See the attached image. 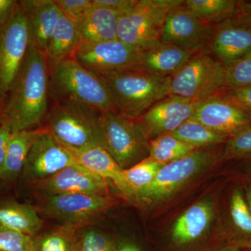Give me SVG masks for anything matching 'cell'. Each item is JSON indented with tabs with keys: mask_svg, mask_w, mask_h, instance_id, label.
Returning a JSON list of instances; mask_svg holds the SVG:
<instances>
[{
	"mask_svg": "<svg viewBox=\"0 0 251 251\" xmlns=\"http://www.w3.org/2000/svg\"><path fill=\"white\" fill-rule=\"evenodd\" d=\"M220 153L196 149L187 156L162 167L152 182L138 194L140 204L154 206L168 201L215 163Z\"/></svg>",
	"mask_w": 251,
	"mask_h": 251,
	"instance_id": "52a82bcc",
	"label": "cell"
},
{
	"mask_svg": "<svg viewBox=\"0 0 251 251\" xmlns=\"http://www.w3.org/2000/svg\"><path fill=\"white\" fill-rule=\"evenodd\" d=\"M44 225L34 204L0 195V226L33 237L44 230Z\"/></svg>",
	"mask_w": 251,
	"mask_h": 251,
	"instance_id": "7402d4cb",
	"label": "cell"
},
{
	"mask_svg": "<svg viewBox=\"0 0 251 251\" xmlns=\"http://www.w3.org/2000/svg\"><path fill=\"white\" fill-rule=\"evenodd\" d=\"M47 127L12 132L2 168L0 171V195L11 196L18 188L25 162L31 145Z\"/></svg>",
	"mask_w": 251,
	"mask_h": 251,
	"instance_id": "d6986e66",
	"label": "cell"
},
{
	"mask_svg": "<svg viewBox=\"0 0 251 251\" xmlns=\"http://www.w3.org/2000/svg\"><path fill=\"white\" fill-rule=\"evenodd\" d=\"M33 237L0 226V251H32Z\"/></svg>",
	"mask_w": 251,
	"mask_h": 251,
	"instance_id": "d6a6232c",
	"label": "cell"
},
{
	"mask_svg": "<svg viewBox=\"0 0 251 251\" xmlns=\"http://www.w3.org/2000/svg\"><path fill=\"white\" fill-rule=\"evenodd\" d=\"M0 110H1V107H0ZM0 123H1V122H0Z\"/></svg>",
	"mask_w": 251,
	"mask_h": 251,
	"instance_id": "bcb514c9",
	"label": "cell"
},
{
	"mask_svg": "<svg viewBox=\"0 0 251 251\" xmlns=\"http://www.w3.org/2000/svg\"><path fill=\"white\" fill-rule=\"evenodd\" d=\"M251 116V85L226 88L220 93Z\"/></svg>",
	"mask_w": 251,
	"mask_h": 251,
	"instance_id": "d590c367",
	"label": "cell"
},
{
	"mask_svg": "<svg viewBox=\"0 0 251 251\" xmlns=\"http://www.w3.org/2000/svg\"></svg>",
	"mask_w": 251,
	"mask_h": 251,
	"instance_id": "c3c4849f",
	"label": "cell"
},
{
	"mask_svg": "<svg viewBox=\"0 0 251 251\" xmlns=\"http://www.w3.org/2000/svg\"><path fill=\"white\" fill-rule=\"evenodd\" d=\"M184 4V0H138L120 15L117 39L140 51L158 44L168 16Z\"/></svg>",
	"mask_w": 251,
	"mask_h": 251,
	"instance_id": "5b68a950",
	"label": "cell"
},
{
	"mask_svg": "<svg viewBox=\"0 0 251 251\" xmlns=\"http://www.w3.org/2000/svg\"><path fill=\"white\" fill-rule=\"evenodd\" d=\"M120 14L113 10L94 4L77 23L81 41L99 42L117 39V25Z\"/></svg>",
	"mask_w": 251,
	"mask_h": 251,
	"instance_id": "cb8c5ba5",
	"label": "cell"
},
{
	"mask_svg": "<svg viewBox=\"0 0 251 251\" xmlns=\"http://www.w3.org/2000/svg\"><path fill=\"white\" fill-rule=\"evenodd\" d=\"M195 150L173 135H165L150 140V157L167 164L184 158Z\"/></svg>",
	"mask_w": 251,
	"mask_h": 251,
	"instance_id": "f1b7e54d",
	"label": "cell"
},
{
	"mask_svg": "<svg viewBox=\"0 0 251 251\" xmlns=\"http://www.w3.org/2000/svg\"><path fill=\"white\" fill-rule=\"evenodd\" d=\"M251 57V55L249 56V57Z\"/></svg>",
	"mask_w": 251,
	"mask_h": 251,
	"instance_id": "7dc6e473",
	"label": "cell"
},
{
	"mask_svg": "<svg viewBox=\"0 0 251 251\" xmlns=\"http://www.w3.org/2000/svg\"><path fill=\"white\" fill-rule=\"evenodd\" d=\"M80 227L59 225L54 228L43 230L33 237L32 251H73L74 239Z\"/></svg>",
	"mask_w": 251,
	"mask_h": 251,
	"instance_id": "83f0119b",
	"label": "cell"
},
{
	"mask_svg": "<svg viewBox=\"0 0 251 251\" xmlns=\"http://www.w3.org/2000/svg\"><path fill=\"white\" fill-rule=\"evenodd\" d=\"M227 88V68L210 49L195 54L171 79L170 95L202 101Z\"/></svg>",
	"mask_w": 251,
	"mask_h": 251,
	"instance_id": "8992f818",
	"label": "cell"
},
{
	"mask_svg": "<svg viewBox=\"0 0 251 251\" xmlns=\"http://www.w3.org/2000/svg\"><path fill=\"white\" fill-rule=\"evenodd\" d=\"M64 146L81 166L101 176L108 183L111 182L112 186L117 188L122 197L128 202L139 204L138 195L126 179L124 170L103 147L77 150L67 145Z\"/></svg>",
	"mask_w": 251,
	"mask_h": 251,
	"instance_id": "ac0fdd59",
	"label": "cell"
},
{
	"mask_svg": "<svg viewBox=\"0 0 251 251\" xmlns=\"http://www.w3.org/2000/svg\"><path fill=\"white\" fill-rule=\"evenodd\" d=\"M228 228L221 244H232L243 249H251V214L243 188L231 191L227 207Z\"/></svg>",
	"mask_w": 251,
	"mask_h": 251,
	"instance_id": "603a6c76",
	"label": "cell"
},
{
	"mask_svg": "<svg viewBox=\"0 0 251 251\" xmlns=\"http://www.w3.org/2000/svg\"><path fill=\"white\" fill-rule=\"evenodd\" d=\"M215 26L203 21L184 4L168 16L160 41L167 45L201 52L210 46Z\"/></svg>",
	"mask_w": 251,
	"mask_h": 251,
	"instance_id": "5bb4252c",
	"label": "cell"
},
{
	"mask_svg": "<svg viewBox=\"0 0 251 251\" xmlns=\"http://www.w3.org/2000/svg\"><path fill=\"white\" fill-rule=\"evenodd\" d=\"M113 251H150L141 242L134 238L120 237L115 238Z\"/></svg>",
	"mask_w": 251,
	"mask_h": 251,
	"instance_id": "74e56055",
	"label": "cell"
},
{
	"mask_svg": "<svg viewBox=\"0 0 251 251\" xmlns=\"http://www.w3.org/2000/svg\"><path fill=\"white\" fill-rule=\"evenodd\" d=\"M137 1L138 0H93V4L117 11L121 15L131 9Z\"/></svg>",
	"mask_w": 251,
	"mask_h": 251,
	"instance_id": "8d00e7d4",
	"label": "cell"
},
{
	"mask_svg": "<svg viewBox=\"0 0 251 251\" xmlns=\"http://www.w3.org/2000/svg\"><path fill=\"white\" fill-rule=\"evenodd\" d=\"M11 133L12 132L6 125L0 123V171L4 164Z\"/></svg>",
	"mask_w": 251,
	"mask_h": 251,
	"instance_id": "f35d334b",
	"label": "cell"
},
{
	"mask_svg": "<svg viewBox=\"0 0 251 251\" xmlns=\"http://www.w3.org/2000/svg\"><path fill=\"white\" fill-rule=\"evenodd\" d=\"M170 135L195 149L212 148L220 144L226 143L229 137L216 133L191 118Z\"/></svg>",
	"mask_w": 251,
	"mask_h": 251,
	"instance_id": "484cf974",
	"label": "cell"
},
{
	"mask_svg": "<svg viewBox=\"0 0 251 251\" xmlns=\"http://www.w3.org/2000/svg\"><path fill=\"white\" fill-rule=\"evenodd\" d=\"M50 94L55 100H72L102 112H117L103 77L82 67L74 57L50 68Z\"/></svg>",
	"mask_w": 251,
	"mask_h": 251,
	"instance_id": "3957f363",
	"label": "cell"
},
{
	"mask_svg": "<svg viewBox=\"0 0 251 251\" xmlns=\"http://www.w3.org/2000/svg\"><path fill=\"white\" fill-rule=\"evenodd\" d=\"M246 201H247L248 206L251 214V184H248L243 188Z\"/></svg>",
	"mask_w": 251,
	"mask_h": 251,
	"instance_id": "7bdbcfd3",
	"label": "cell"
},
{
	"mask_svg": "<svg viewBox=\"0 0 251 251\" xmlns=\"http://www.w3.org/2000/svg\"><path fill=\"white\" fill-rule=\"evenodd\" d=\"M80 42L77 23L62 14L50 36L45 53L49 69L64 59L74 57Z\"/></svg>",
	"mask_w": 251,
	"mask_h": 251,
	"instance_id": "d4e9b609",
	"label": "cell"
},
{
	"mask_svg": "<svg viewBox=\"0 0 251 251\" xmlns=\"http://www.w3.org/2000/svg\"><path fill=\"white\" fill-rule=\"evenodd\" d=\"M164 165L149 156L128 169L124 170L126 179L135 190L138 198V194L152 182Z\"/></svg>",
	"mask_w": 251,
	"mask_h": 251,
	"instance_id": "4dcf8cb0",
	"label": "cell"
},
{
	"mask_svg": "<svg viewBox=\"0 0 251 251\" xmlns=\"http://www.w3.org/2000/svg\"><path fill=\"white\" fill-rule=\"evenodd\" d=\"M115 204L110 196L77 193L36 198L34 205L43 219L55 220L61 225L82 228L91 226Z\"/></svg>",
	"mask_w": 251,
	"mask_h": 251,
	"instance_id": "9c48e42d",
	"label": "cell"
},
{
	"mask_svg": "<svg viewBox=\"0 0 251 251\" xmlns=\"http://www.w3.org/2000/svg\"><path fill=\"white\" fill-rule=\"evenodd\" d=\"M198 52L160 41L140 51L138 67L159 76L172 77Z\"/></svg>",
	"mask_w": 251,
	"mask_h": 251,
	"instance_id": "44dd1931",
	"label": "cell"
},
{
	"mask_svg": "<svg viewBox=\"0 0 251 251\" xmlns=\"http://www.w3.org/2000/svg\"><path fill=\"white\" fill-rule=\"evenodd\" d=\"M19 4L27 18L30 45L46 53L62 13L55 0H23Z\"/></svg>",
	"mask_w": 251,
	"mask_h": 251,
	"instance_id": "ffe728a7",
	"label": "cell"
},
{
	"mask_svg": "<svg viewBox=\"0 0 251 251\" xmlns=\"http://www.w3.org/2000/svg\"><path fill=\"white\" fill-rule=\"evenodd\" d=\"M111 92L118 113L138 120L149 108L170 96L171 77H162L140 67L98 74Z\"/></svg>",
	"mask_w": 251,
	"mask_h": 251,
	"instance_id": "7a4b0ae2",
	"label": "cell"
},
{
	"mask_svg": "<svg viewBox=\"0 0 251 251\" xmlns=\"http://www.w3.org/2000/svg\"><path fill=\"white\" fill-rule=\"evenodd\" d=\"M140 50L118 39L89 42L81 41L74 58L94 74L139 67Z\"/></svg>",
	"mask_w": 251,
	"mask_h": 251,
	"instance_id": "4fadbf2b",
	"label": "cell"
},
{
	"mask_svg": "<svg viewBox=\"0 0 251 251\" xmlns=\"http://www.w3.org/2000/svg\"><path fill=\"white\" fill-rule=\"evenodd\" d=\"M236 0H186L185 6L209 24H221L237 14Z\"/></svg>",
	"mask_w": 251,
	"mask_h": 251,
	"instance_id": "4316f807",
	"label": "cell"
},
{
	"mask_svg": "<svg viewBox=\"0 0 251 251\" xmlns=\"http://www.w3.org/2000/svg\"><path fill=\"white\" fill-rule=\"evenodd\" d=\"M50 69L46 54L29 45L17 77L0 110L11 132L38 128L49 112Z\"/></svg>",
	"mask_w": 251,
	"mask_h": 251,
	"instance_id": "6da1fadb",
	"label": "cell"
},
{
	"mask_svg": "<svg viewBox=\"0 0 251 251\" xmlns=\"http://www.w3.org/2000/svg\"><path fill=\"white\" fill-rule=\"evenodd\" d=\"M227 68V88L251 85V57L241 59Z\"/></svg>",
	"mask_w": 251,
	"mask_h": 251,
	"instance_id": "836d02e7",
	"label": "cell"
},
{
	"mask_svg": "<svg viewBox=\"0 0 251 251\" xmlns=\"http://www.w3.org/2000/svg\"><path fill=\"white\" fill-rule=\"evenodd\" d=\"M103 148L122 169L150 156V140L138 124L117 112H102Z\"/></svg>",
	"mask_w": 251,
	"mask_h": 251,
	"instance_id": "ba28073f",
	"label": "cell"
},
{
	"mask_svg": "<svg viewBox=\"0 0 251 251\" xmlns=\"http://www.w3.org/2000/svg\"><path fill=\"white\" fill-rule=\"evenodd\" d=\"M231 18L239 23L251 24V2L239 1L237 14Z\"/></svg>",
	"mask_w": 251,
	"mask_h": 251,
	"instance_id": "60d3db41",
	"label": "cell"
},
{
	"mask_svg": "<svg viewBox=\"0 0 251 251\" xmlns=\"http://www.w3.org/2000/svg\"><path fill=\"white\" fill-rule=\"evenodd\" d=\"M249 249H243L232 244H223L216 246L209 251H249Z\"/></svg>",
	"mask_w": 251,
	"mask_h": 251,
	"instance_id": "b9f144b4",
	"label": "cell"
},
{
	"mask_svg": "<svg viewBox=\"0 0 251 251\" xmlns=\"http://www.w3.org/2000/svg\"><path fill=\"white\" fill-rule=\"evenodd\" d=\"M115 237L91 226L77 229L73 251H113Z\"/></svg>",
	"mask_w": 251,
	"mask_h": 251,
	"instance_id": "f546056e",
	"label": "cell"
},
{
	"mask_svg": "<svg viewBox=\"0 0 251 251\" xmlns=\"http://www.w3.org/2000/svg\"><path fill=\"white\" fill-rule=\"evenodd\" d=\"M29 45L27 18L18 1L9 21L0 26V107L17 77Z\"/></svg>",
	"mask_w": 251,
	"mask_h": 251,
	"instance_id": "30bf717a",
	"label": "cell"
},
{
	"mask_svg": "<svg viewBox=\"0 0 251 251\" xmlns=\"http://www.w3.org/2000/svg\"><path fill=\"white\" fill-rule=\"evenodd\" d=\"M249 251H251V249H249Z\"/></svg>",
	"mask_w": 251,
	"mask_h": 251,
	"instance_id": "f6af8a7d",
	"label": "cell"
},
{
	"mask_svg": "<svg viewBox=\"0 0 251 251\" xmlns=\"http://www.w3.org/2000/svg\"><path fill=\"white\" fill-rule=\"evenodd\" d=\"M202 101L170 95L153 104L135 122L150 140L171 134L193 117Z\"/></svg>",
	"mask_w": 251,
	"mask_h": 251,
	"instance_id": "9a60e30c",
	"label": "cell"
},
{
	"mask_svg": "<svg viewBox=\"0 0 251 251\" xmlns=\"http://www.w3.org/2000/svg\"><path fill=\"white\" fill-rule=\"evenodd\" d=\"M251 156V125L230 135L225 143L223 158L225 159Z\"/></svg>",
	"mask_w": 251,
	"mask_h": 251,
	"instance_id": "1f68e13d",
	"label": "cell"
},
{
	"mask_svg": "<svg viewBox=\"0 0 251 251\" xmlns=\"http://www.w3.org/2000/svg\"><path fill=\"white\" fill-rule=\"evenodd\" d=\"M248 174H249V176H250L251 179V164L250 165V166H249V169H248Z\"/></svg>",
	"mask_w": 251,
	"mask_h": 251,
	"instance_id": "ee69618b",
	"label": "cell"
},
{
	"mask_svg": "<svg viewBox=\"0 0 251 251\" xmlns=\"http://www.w3.org/2000/svg\"><path fill=\"white\" fill-rule=\"evenodd\" d=\"M63 15L75 22L80 21L94 6L93 0H55Z\"/></svg>",
	"mask_w": 251,
	"mask_h": 251,
	"instance_id": "e575fe53",
	"label": "cell"
},
{
	"mask_svg": "<svg viewBox=\"0 0 251 251\" xmlns=\"http://www.w3.org/2000/svg\"><path fill=\"white\" fill-rule=\"evenodd\" d=\"M27 188L35 198L77 193L110 196L108 181L81 165L67 167Z\"/></svg>",
	"mask_w": 251,
	"mask_h": 251,
	"instance_id": "7c38bea8",
	"label": "cell"
},
{
	"mask_svg": "<svg viewBox=\"0 0 251 251\" xmlns=\"http://www.w3.org/2000/svg\"><path fill=\"white\" fill-rule=\"evenodd\" d=\"M191 119L229 136L251 125V116L221 94L202 100Z\"/></svg>",
	"mask_w": 251,
	"mask_h": 251,
	"instance_id": "2e32d148",
	"label": "cell"
},
{
	"mask_svg": "<svg viewBox=\"0 0 251 251\" xmlns=\"http://www.w3.org/2000/svg\"><path fill=\"white\" fill-rule=\"evenodd\" d=\"M80 165L49 129L31 145L25 162L18 188L28 187L67 167Z\"/></svg>",
	"mask_w": 251,
	"mask_h": 251,
	"instance_id": "8fae6325",
	"label": "cell"
},
{
	"mask_svg": "<svg viewBox=\"0 0 251 251\" xmlns=\"http://www.w3.org/2000/svg\"><path fill=\"white\" fill-rule=\"evenodd\" d=\"M18 1L16 0H0V26L9 21L16 9Z\"/></svg>",
	"mask_w": 251,
	"mask_h": 251,
	"instance_id": "ab89813d",
	"label": "cell"
},
{
	"mask_svg": "<svg viewBox=\"0 0 251 251\" xmlns=\"http://www.w3.org/2000/svg\"><path fill=\"white\" fill-rule=\"evenodd\" d=\"M48 129L64 145L103 147L102 112L69 100H56L47 114Z\"/></svg>",
	"mask_w": 251,
	"mask_h": 251,
	"instance_id": "277c9868",
	"label": "cell"
},
{
	"mask_svg": "<svg viewBox=\"0 0 251 251\" xmlns=\"http://www.w3.org/2000/svg\"><path fill=\"white\" fill-rule=\"evenodd\" d=\"M210 50L226 67L251 55V24L229 18L215 26Z\"/></svg>",
	"mask_w": 251,
	"mask_h": 251,
	"instance_id": "e0dca14e",
	"label": "cell"
}]
</instances>
